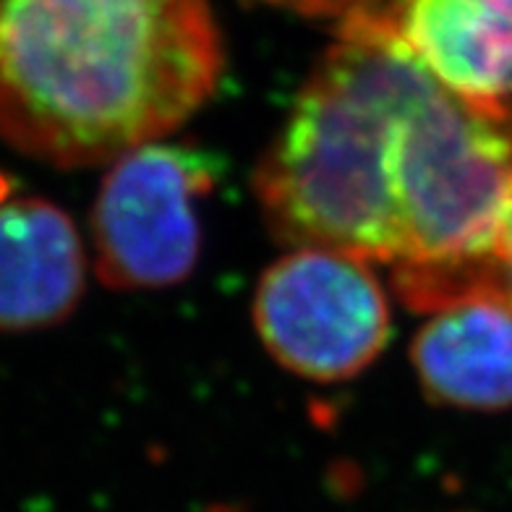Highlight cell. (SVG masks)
I'll return each mask as SVG.
<instances>
[{"label":"cell","instance_id":"cell-5","mask_svg":"<svg viewBox=\"0 0 512 512\" xmlns=\"http://www.w3.org/2000/svg\"><path fill=\"white\" fill-rule=\"evenodd\" d=\"M411 361L434 403L499 411L512 405V288L505 272L429 311Z\"/></svg>","mask_w":512,"mask_h":512},{"label":"cell","instance_id":"cell-1","mask_svg":"<svg viewBox=\"0 0 512 512\" xmlns=\"http://www.w3.org/2000/svg\"><path fill=\"white\" fill-rule=\"evenodd\" d=\"M256 196L290 249L392 272L492 262L512 215L510 102L452 92L356 14L264 152Z\"/></svg>","mask_w":512,"mask_h":512},{"label":"cell","instance_id":"cell-8","mask_svg":"<svg viewBox=\"0 0 512 512\" xmlns=\"http://www.w3.org/2000/svg\"><path fill=\"white\" fill-rule=\"evenodd\" d=\"M267 3L304 16H335L345 21L361 11H369L382 0H267Z\"/></svg>","mask_w":512,"mask_h":512},{"label":"cell","instance_id":"cell-9","mask_svg":"<svg viewBox=\"0 0 512 512\" xmlns=\"http://www.w3.org/2000/svg\"><path fill=\"white\" fill-rule=\"evenodd\" d=\"M497 262H499V267H502V272H505L507 283H510V288H512V215H510V220H507V228H505V233H502V241H499Z\"/></svg>","mask_w":512,"mask_h":512},{"label":"cell","instance_id":"cell-2","mask_svg":"<svg viewBox=\"0 0 512 512\" xmlns=\"http://www.w3.org/2000/svg\"><path fill=\"white\" fill-rule=\"evenodd\" d=\"M220 74L207 0H0V136L45 165L168 139Z\"/></svg>","mask_w":512,"mask_h":512},{"label":"cell","instance_id":"cell-4","mask_svg":"<svg viewBox=\"0 0 512 512\" xmlns=\"http://www.w3.org/2000/svg\"><path fill=\"white\" fill-rule=\"evenodd\" d=\"M254 324L277 364L309 382H345L390 340V298L374 264L319 246H296L264 270Z\"/></svg>","mask_w":512,"mask_h":512},{"label":"cell","instance_id":"cell-6","mask_svg":"<svg viewBox=\"0 0 512 512\" xmlns=\"http://www.w3.org/2000/svg\"><path fill=\"white\" fill-rule=\"evenodd\" d=\"M361 14L452 92L510 102L512 0H382Z\"/></svg>","mask_w":512,"mask_h":512},{"label":"cell","instance_id":"cell-7","mask_svg":"<svg viewBox=\"0 0 512 512\" xmlns=\"http://www.w3.org/2000/svg\"><path fill=\"white\" fill-rule=\"evenodd\" d=\"M84 285L87 249L66 209L45 196L0 191V332L61 324Z\"/></svg>","mask_w":512,"mask_h":512},{"label":"cell","instance_id":"cell-3","mask_svg":"<svg viewBox=\"0 0 512 512\" xmlns=\"http://www.w3.org/2000/svg\"><path fill=\"white\" fill-rule=\"evenodd\" d=\"M217 162L168 139L108 162L92 207V256L102 283L155 290L183 283L202 254V204Z\"/></svg>","mask_w":512,"mask_h":512}]
</instances>
